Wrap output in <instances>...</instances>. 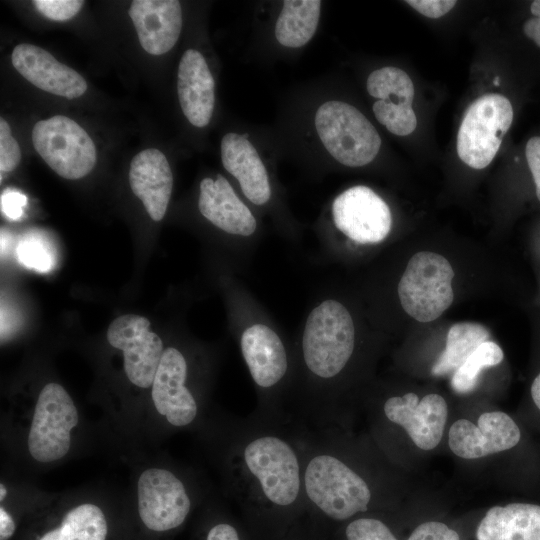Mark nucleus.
<instances>
[{"mask_svg":"<svg viewBox=\"0 0 540 540\" xmlns=\"http://www.w3.org/2000/svg\"><path fill=\"white\" fill-rule=\"evenodd\" d=\"M407 479L367 435L357 437L342 425L305 432L304 501L329 519L350 520L380 500L416 496Z\"/></svg>","mask_w":540,"mask_h":540,"instance_id":"obj_1","label":"nucleus"},{"mask_svg":"<svg viewBox=\"0 0 540 540\" xmlns=\"http://www.w3.org/2000/svg\"><path fill=\"white\" fill-rule=\"evenodd\" d=\"M282 417L259 414L244 421L234 443L235 496L276 509L304 501L305 432L284 426Z\"/></svg>","mask_w":540,"mask_h":540,"instance_id":"obj_2","label":"nucleus"},{"mask_svg":"<svg viewBox=\"0 0 540 540\" xmlns=\"http://www.w3.org/2000/svg\"><path fill=\"white\" fill-rule=\"evenodd\" d=\"M367 415V436L390 463L408 473L445 447L452 412L438 392L407 391L387 396Z\"/></svg>","mask_w":540,"mask_h":540,"instance_id":"obj_3","label":"nucleus"},{"mask_svg":"<svg viewBox=\"0 0 540 540\" xmlns=\"http://www.w3.org/2000/svg\"><path fill=\"white\" fill-rule=\"evenodd\" d=\"M445 447L465 463L503 461L507 479L522 491L540 490V445L517 419L499 409L452 413Z\"/></svg>","mask_w":540,"mask_h":540,"instance_id":"obj_4","label":"nucleus"},{"mask_svg":"<svg viewBox=\"0 0 540 540\" xmlns=\"http://www.w3.org/2000/svg\"><path fill=\"white\" fill-rule=\"evenodd\" d=\"M355 350V327L348 309L325 300L308 315L301 341L304 365L320 381L342 374Z\"/></svg>","mask_w":540,"mask_h":540,"instance_id":"obj_5","label":"nucleus"},{"mask_svg":"<svg viewBox=\"0 0 540 540\" xmlns=\"http://www.w3.org/2000/svg\"><path fill=\"white\" fill-rule=\"evenodd\" d=\"M315 127L326 150L345 166L370 163L381 147L373 124L357 108L342 101L323 103L316 112Z\"/></svg>","mask_w":540,"mask_h":540,"instance_id":"obj_6","label":"nucleus"},{"mask_svg":"<svg viewBox=\"0 0 540 540\" xmlns=\"http://www.w3.org/2000/svg\"><path fill=\"white\" fill-rule=\"evenodd\" d=\"M453 278L454 270L442 255L428 251L414 254L398 284L402 308L419 322L434 321L453 302Z\"/></svg>","mask_w":540,"mask_h":540,"instance_id":"obj_7","label":"nucleus"},{"mask_svg":"<svg viewBox=\"0 0 540 540\" xmlns=\"http://www.w3.org/2000/svg\"><path fill=\"white\" fill-rule=\"evenodd\" d=\"M513 121V108L503 95L477 98L466 110L457 135L459 158L474 169L487 167Z\"/></svg>","mask_w":540,"mask_h":540,"instance_id":"obj_8","label":"nucleus"},{"mask_svg":"<svg viewBox=\"0 0 540 540\" xmlns=\"http://www.w3.org/2000/svg\"><path fill=\"white\" fill-rule=\"evenodd\" d=\"M32 142L48 166L65 179H80L96 164L93 140L67 116L56 115L35 123Z\"/></svg>","mask_w":540,"mask_h":540,"instance_id":"obj_9","label":"nucleus"},{"mask_svg":"<svg viewBox=\"0 0 540 540\" xmlns=\"http://www.w3.org/2000/svg\"><path fill=\"white\" fill-rule=\"evenodd\" d=\"M77 424L78 411L68 392L58 383L46 384L38 395L29 428L27 445L31 457L40 463L63 458Z\"/></svg>","mask_w":540,"mask_h":540,"instance_id":"obj_10","label":"nucleus"},{"mask_svg":"<svg viewBox=\"0 0 540 540\" xmlns=\"http://www.w3.org/2000/svg\"><path fill=\"white\" fill-rule=\"evenodd\" d=\"M138 513L150 530L165 532L179 527L191 509V498L184 482L172 471L152 467L137 481Z\"/></svg>","mask_w":540,"mask_h":540,"instance_id":"obj_11","label":"nucleus"},{"mask_svg":"<svg viewBox=\"0 0 540 540\" xmlns=\"http://www.w3.org/2000/svg\"><path fill=\"white\" fill-rule=\"evenodd\" d=\"M107 340L122 351L129 381L140 388L151 387L165 349L161 338L150 330L149 320L135 314L120 316L110 323Z\"/></svg>","mask_w":540,"mask_h":540,"instance_id":"obj_12","label":"nucleus"},{"mask_svg":"<svg viewBox=\"0 0 540 540\" xmlns=\"http://www.w3.org/2000/svg\"><path fill=\"white\" fill-rule=\"evenodd\" d=\"M332 216L337 229L360 244L383 241L392 227V215L386 202L362 185L348 188L335 198Z\"/></svg>","mask_w":540,"mask_h":540,"instance_id":"obj_13","label":"nucleus"},{"mask_svg":"<svg viewBox=\"0 0 540 540\" xmlns=\"http://www.w3.org/2000/svg\"><path fill=\"white\" fill-rule=\"evenodd\" d=\"M188 365L174 347L164 350L152 384V400L157 412L174 427H185L198 415L197 401L186 386Z\"/></svg>","mask_w":540,"mask_h":540,"instance_id":"obj_14","label":"nucleus"},{"mask_svg":"<svg viewBox=\"0 0 540 540\" xmlns=\"http://www.w3.org/2000/svg\"><path fill=\"white\" fill-rule=\"evenodd\" d=\"M11 60L26 80L45 92L75 99L87 90V83L79 73L38 46L18 44L12 51Z\"/></svg>","mask_w":540,"mask_h":540,"instance_id":"obj_15","label":"nucleus"},{"mask_svg":"<svg viewBox=\"0 0 540 540\" xmlns=\"http://www.w3.org/2000/svg\"><path fill=\"white\" fill-rule=\"evenodd\" d=\"M128 14L142 48L151 55L168 52L182 28V11L176 0H134Z\"/></svg>","mask_w":540,"mask_h":540,"instance_id":"obj_16","label":"nucleus"},{"mask_svg":"<svg viewBox=\"0 0 540 540\" xmlns=\"http://www.w3.org/2000/svg\"><path fill=\"white\" fill-rule=\"evenodd\" d=\"M241 352L254 383L263 390L278 385L288 370L285 346L270 327L255 324L244 330Z\"/></svg>","mask_w":540,"mask_h":540,"instance_id":"obj_17","label":"nucleus"},{"mask_svg":"<svg viewBox=\"0 0 540 540\" xmlns=\"http://www.w3.org/2000/svg\"><path fill=\"white\" fill-rule=\"evenodd\" d=\"M129 183L154 221H160L167 210L173 187V175L165 155L148 148L131 161Z\"/></svg>","mask_w":540,"mask_h":540,"instance_id":"obj_18","label":"nucleus"},{"mask_svg":"<svg viewBox=\"0 0 540 540\" xmlns=\"http://www.w3.org/2000/svg\"><path fill=\"white\" fill-rule=\"evenodd\" d=\"M214 79L203 55L194 49L184 52L178 67L177 91L183 114L196 127L206 126L212 117Z\"/></svg>","mask_w":540,"mask_h":540,"instance_id":"obj_19","label":"nucleus"},{"mask_svg":"<svg viewBox=\"0 0 540 540\" xmlns=\"http://www.w3.org/2000/svg\"><path fill=\"white\" fill-rule=\"evenodd\" d=\"M198 208L207 220L229 234L250 236L256 230L255 217L220 174L216 179L201 181Z\"/></svg>","mask_w":540,"mask_h":540,"instance_id":"obj_20","label":"nucleus"},{"mask_svg":"<svg viewBox=\"0 0 540 540\" xmlns=\"http://www.w3.org/2000/svg\"><path fill=\"white\" fill-rule=\"evenodd\" d=\"M221 160L224 168L239 181L250 202L262 205L270 199L267 170L247 135L225 134L221 140Z\"/></svg>","mask_w":540,"mask_h":540,"instance_id":"obj_21","label":"nucleus"},{"mask_svg":"<svg viewBox=\"0 0 540 540\" xmlns=\"http://www.w3.org/2000/svg\"><path fill=\"white\" fill-rule=\"evenodd\" d=\"M476 540H540V503L494 505L480 519Z\"/></svg>","mask_w":540,"mask_h":540,"instance_id":"obj_22","label":"nucleus"},{"mask_svg":"<svg viewBox=\"0 0 540 540\" xmlns=\"http://www.w3.org/2000/svg\"><path fill=\"white\" fill-rule=\"evenodd\" d=\"M489 337V330L480 323L464 321L452 325L447 332L445 348L431 366V376L452 375Z\"/></svg>","mask_w":540,"mask_h":540,"instance_id":"obj_23","label":"nucleus"},{"mask_svg":"<svg viewBox=\"0 0 540 540\" xmlns=\"http://www.w3.org/2000/svg\"><path fill=\"white\" fill-rule=\"evenodd\" d=\"M321 1L287 0L275 26L277 41L289 48H299L308 43L318 26Z\"/></svg>","mask_w":540,"mask_h":540,"instance_id":"obj_24","label":"nucleus"},{"mask_svg":"<svg viewBox=\"0 0 540 540\" xmlns=\"http://www.w3.org/2000/svg\"><path fill=\"white\" fill-rule=\"evenodd\" d=\"M108 525L102 509L82 503L70 509L56 528L38 540H106Z\"/></svg>","mask_w":540,"mask_h":540,"instance_id":"obj_25","label":"nucleus"},{"mask_svg":"<svg viewBox=\"0 0 540 540\" xmlns=\"http://www.w3.org/2000/svg\"><path fill=\"white\" fill-rule=\"evenodd\" d=\"M503 360L504 352L497 343L490 340L482 343L451 375L452 391L461 396L471 394L478 388L484 370Z\"/></svg>","mask_w":540,"mask_h":540,"instance_id":"obj_26","label":"nucleus"},{"mask_svg":"<svg viewBox=\"0 0 540 540\" xmlns=\"http://www.w3.org/2000/svg\"><path fill=\"white\" fill-rule=\"evenodd\" d=\"M368 93L379 100L412 107L415 90L408 74L397 67H383L373 71L367 79Z\"/></svg>","mask_w":540,"mask_h":540,"instance_id":"obj_27","label":"nucleus"},{"mask_svg":"<svg viewBox=\"0 0 540 540\" xmlns=\"http://www.w3.org/2000/svg\"><path fill=\"white\" fill-rule=\"evenodd\" d=\"M19 262L25 267L41 273L51 271L56 264L53 244L42 234H25L16 248Z\"/></svg>","mask_w":540,"mask_h":540,"instance_id":"obj_28","label":"nucleus"},{"mask_svg":"<svg viewBox=\"0 0 540 540\" xmlns=\"http://www.w3.org/2000/svg\"><path fill=\"white\" fill-rule=\"evenodd\" d=\"M373 112L376 119L389 132L398 136L411 134L417 126V118L412 107L378 100L373 104Z\"/></svg>","mask_w":540,"mask_h":540,"instance_id":"obj_29","label":"nucleus"},{"mask_svg":"<svg viewBox=\"0 0 540 540\" xmlns=\"http://www.w3.org/2000/svg\"><path fill=\"white\" fill-rule=\"evenodd\" d=\"M347 540H398L381 519L362 516L351 520L345 529Z\"/></svg>","mask_w":540,"mask_h":540,"instance_id":"obj_30","label":"nucleus"},{"mask_svg":"<svg viewBox=\"0 0 540 540\" xmlns=\"http://www.w3.org/2000/svg\"><path fill=\"white\" fill-rule=\"evenodd\" d=\"M21 160L20 147L11 134L9 124L4 118H0V173L13 171Z\"/></svg>","mask_w":540,"mask_h":540,"instance_id":"obj_31","label":"nucleus"},{"mask_svg":"<svg viewBox=\"0 0 540 540\" xmlns=\"http://www.w3.org/2000/svg\"><path fill=\"white\" fill-rule=\"evenodd\" d=\"M32 3L43 16L57 22L74 17L84 4L81 0H34Z\"/></svg>","mask_w":540,"mask_h":540,"instance_id":"obj_32","label":"nucleus"},{"mask_svg":"<svg viewBox=\"0 0 540 540\" xmlns=\"http://www.w3.org/2000/svg\"><path fill=\"white\" fill-rule=\"evenodd\" d=\"M407 540H461L458 532L447 524L428 520L416 526Z\"/></svg>","mask_w":540,"mask_h":540,"instance_id":"obj_33","label":"nucleus"},{"mask_svg":"<svg viewBox=\"0 0 540 540\" xmlns=\"http://www.w3.org/2000/svg\"><path fill=\"white\" fill-rule=\"evenodd\" d=\"M406 3L428 18H439L447 14L457 2L454 0H408Z\"/></svg>","mask_w":540,"mask_h":540,"instance_id":"obj_34","label":"nucleus"},{"mask_svg":"<svg viewBox=\"0 0 540 540\" xmlns=\"http://www.w3.org/2000/svg\"><path fill=\"white\" fill-rule=\"evenodd\" d=\"M26 204V196L17 190L8 189L1 195V211L10 220L20 219Z\"/></svg>","mask_w":540,"mask_h":540,"instance_id":"obj_35","label":"nucleus"},{"mask_svg":"<svg viewBox=\"0 0 540 540\" xmlns=\"http://www.w3.org/2000/svg\"><path fill=\"white\" fill-rule=\"evenodd\" d=\"M525 154L536 186V196L540 201V136H535L528 140Z\"/></svg>","mask_w":540,"mask_h":540,"instance_id":"obj_36","label":"nucleus"},{"mask_svg":"<svg viewBox=\"0 0 540 540\" xmlns=\"http://www.w3.org/2000/svg\"><path fill=\"white\" fill-rule=\"evenodd\" d=\"M206 540H240L237 529L229 523H218L210 528Z\"/></svg>","mask_w":540,"mask_h":540,"instance_id":"obj_37","label":"nucleus"},{"mask_svg":"<svg viewBox=\"0 0 540 540\" xmlns=\"http://www.w3.org/2000/svg\"><path fill=\"white\" fill-rule=\"evenodd\" d=\"M15 532L12 516L1 505L0 507V540H8Z\"/></svg>","mask_w":540,"mask_h":540,"instance_id":"obj_38","label":"nucleus"},{"mask_svg":"<svg viewBox=\"0 0 540 540\" xmlns=\"http://www.w3.org/2000/svg\"><path fill=\"white\" fill-rule=\"evenodd\" d=\"M525 35L534 41L540 48V18L533 17L528 19L523 26Z\"/></svg>","mask_w":540,"mask_h":540,"instance_id":"obj_39","label":"nucleus"},{"mask_svg":"<svg viewBox=\"0 0 540 540\" xmlns=\"http://www.w3.org/2000/svg\"><path fill=\"white\" fill-rule=\"evenodd\" d=\"M530 10L534 17L540 18V0L533 1Z\"/></svg>","mask_w":540,"mask_h":540,"instance_id":"obj_40","label":"nucleus"},{"mask_svg":"<svg viewBox=\"0 0 540 540\" xmlns=\"http://www.w3.org/2000/svg\"><path fill=\"white\" fill-rule=\"evenodd\" d=\"M7 495L6 487L1 483L0 485V499L3 501Z\"/></svg>","mask_w":540,"mask_h":540,"instance_id":"obj_41","label":"nucleus"}]
</instances>
